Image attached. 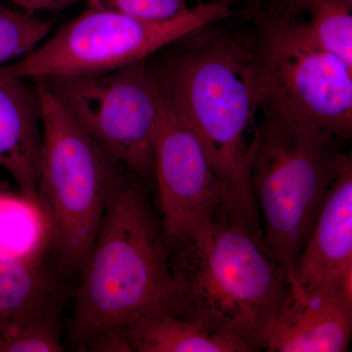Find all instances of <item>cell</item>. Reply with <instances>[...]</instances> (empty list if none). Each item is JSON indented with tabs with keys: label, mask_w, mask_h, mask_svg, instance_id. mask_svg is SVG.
<instances>
[{
	"label": "cell",
	"mask_w": 352,
	"mask_h": 352,
	"mask_svg": "<svg viewBox=\"0 0 352 352\" xmlns=\"http://www.w3.org/2000/svg\"><path fill=\"white\" fill-rule=\"evenodd\" d=\"M238 1H199L179 17L164 22L87 8L29 55L0 71L32 80L107 73L148 59L199 30L232 17Z\"/></svg>",
	"instance_id": "6"
},
{
	"label": "cell",
	"mask_w": 352,
	"mask_h": 352,
	"mask_svg": "<svg viewBox=\"0 0 352 352\" xmlns=\"http://www.w3.org/2000/svg\"><path fill=\"white\" fill-rule=\"evenodd\" d=\"M38 80L118 163L146 182L154 180L164 100L148 59L97 75Z\"/></svg>",
	"instance_id": "8"
},
{
	"label": "cell",
	"mask_w": 352,
	"mask_h": 352,
	"mask_svg": "<svg viewBox=\"0 0 352 352\" xmlns=\"http://www.w3.org/2000/svg\"><path fill=\"white\" fill-rule=\"evenodd\" d=\"M87 8L150 22L175 19L189 10L187 0H85Z\"/></svg>",
	"instance_id": "19"
},
{
	"label": "cell",
	"mask_w": 352,
	"mask_h": 352,
	"mask_svg": "<svg viewBox=\"0 0 352 352\" xmlns=\"http://www.w3.org/2000/svg\"><path fill=\"white\" fill-rule=\"evenodd\" d=\"M289 282L308 296L352 302V160L344 154Z\"/></svg>",
	"instance_id": "10"
},
{
	"label": "cell",
	"mask_w": 352,
	"mask_h": 352,
	"mask_svg": "<svg viewBox=\"0 0 352 352\" xmlns=\"http://www.w3.org/2000/svg\"><path fill=\"white\" fill-rule=\"evenodd\" d=\"M0 71V168L19 194L38 205V170L41 108L36 83Z\"/></svg>",
	"instance_id": "12"
},
{
	"label": "cell",
	"mask_w": 352,
	"mask_h": 352,
	"mask_svg": "<svg viewBox=\"0 0 352 352\" xmlns=\"http://www.w3.org/2000/svg\"><path fill=\"white\" fill-rule=\"evenodd\" d=\"M250 157V182L263 237L288 276L344 153L342 139L314 122L261 105Z\"/></svg>",
	"instance_id": "4"
},
{
	"label": "cell",
	"mask_w": 352,
	"mask_h": 352,
	"mask_svg": "<svg viewBox=\"0 0 352 352\" xmlns=\"http://www.w3.org/2000/svg\"><path fill=\"white\" fill-rule=\"evenodd\" d=\"M166 312L263 351L266 329L289 289L286 270L235 199L171 245Z\"/></svg>",
	"instance_id": "1"
},
{
	"label": "cell",
	"mask_w": 352,
	"mask_h": 352,
	"mask_svg": "<svg viewBox=\"0 0 352 352\" xmlns=\"http://www.w3.org/2000/svg\"><path fill=\"white\" fill-rule=\"evenodd\" d=\"M8 189V186L4 182H0V194L3 193V192L7 191Z\"/></svg>",
	"instance_id": "22"
},
{
	"label": "cell",
	"mask_w": 352,
	"mask_h": 352,
	"mask_svg": "<svg viewBox=\"0 0 352 352\" xmlns=\"http://www.w3.org/2000/svg\"><path fill=\"white\" fill-rule=\"evenodd\" d=\"M212 25L180 39L153 66L166 105L194 132L215 175L261 230L250 182L261 103L254 50Z\"/></svg>",
	"instance_id": "2"
},
{
	"label": "cell",
	"mask_w": 352,
	"mask_h": 352,
	"mask_svg": "<svg viewBox=\"0 0 352 352\" xmlns=\"http://www.w3.org/2000/svg\"><path fill=\"white\" fill-rule=\"evenodd\" d=\"M62 307L34 310L0 328V352H60Z\"/></svg>",
	"instance_id": "16"
},
{
	"label": "cell",
	"mask_w": 352,
	"mask_h": 352,
	"mask_svg": "<svg viewBox=\"0 0 352 352\" xmlns=\"http://www.w3.org/2000/svg\"><path fill=\"white\" fill-rule=\"evenodd\" d=\"M154 180L168 250L235 199L215 175L194 132L166 102L155 142Z\"/></svg>",
	"instance_id": "9"
},
{
	"label": "cell",
	"mask_w": 352,
	"mask_h": 352,
	"mask_svg": "<svg viewBox=\"0 0 352 352\" xmlns=\"http://www.w3.org/2000/svg\"><path fill=\"white\" fill-rule=\"evenodd\" d=\"M48 250V228L39 206L21 194H0V254L41 259Z\"/></svg>",
	"instance_id": "15"
},
{
	"label": "cell",
	"mask_w": 352,
	"mask_h": 352,
	"mask_svg": "<svg viewBox=\"0 0 352 352\" xmlns=\"http://www.w3.org/2000/svg\"><path fill=\"white\" fill-rule=\"evenodd\" d=\"M308 32L324 50L352 67V0H315Z\"/></svg>",
	"instance_id": "17"
},
{
	"label": "cell",
	"mask_w": 352,
	"mask_h": 352,
	"mask_svg": "<svg viewBox=\"0 0 352 352\" xmlns=\"http://www.w3.org/2000/svg\"><path fill=\"white\" fill-rule=\"evenodd\" d=\"M63 294L41 259L0 254V328L34 310L62 307Z\"/></svg>",
	"instance_id": "14"
},
{
	"label": "cell",
	"mask_w": 352,
	"mask_h": 352,
	"mask_svg": "<svg viewBox=\"0 0 352 352\" xmlns=\"http://www.w3.org/2000/svg\"><path fill=\"white\" fill-rule=\"evenodd\" d=\"M131 351L251 352L240 340L168 312L144 315L124 328Z\"/></svg>",
	"instance_id": "13"
},
{
	"label": "cell",
	"mask_w": 352,
	"mask_h": 352,
	"mask_svg": "<svg viewBox=\"0 0 352 352\" xmlns=\"http://www.w3.org/2000/svg\"><path fill=\"white\" fill-rule=\"evenodd\" d=\"M351 335L352 302L305 295L289 283L264 333L263 351L344 352L349 351Z\"/></svg>",
	"instance_id": "11"
},
{
	"label": "cell",
	"mask_w": 352,
	"mask_h": 352,
	"mask_svg": "<svg viewBox=\"0 0 352 352\" xmlns=\"http://www.w3.org/2000/svg\"><path fill=\"white\" fill-rule=\"evenodd\" d=\"M41 108L38 198L48 228V250L60 267L82 271L98 232L113 183L126 170L34 80Z\"/></svg>",
	"instance_id": "5"
},
{
	"label": "cell",
	"mask_w": 352,
	"mask_h": 352,
	"mask_svg": "<svg viewBox=\"0 0 352 352\" xmlns=\"http://www.w3.org/2000/svg\"><path fill=\"white\" fill-rule=\"evenodd\" d=\"M197 1H198V2H199V1H201V0H197Z\"/></svg>",
	"instance_id": "23"
},
{
	"label": "cell",
	"mask_w": 352,
	"mask_h": 352,
	"mask_svg": "<svg viewBox=\"0 0 352 352\" xmlns=\"http://www.w3.org/2000/svg\"><path fill=\"white\" fill-rule=\"evenodd\" d=\"M52 24L0 2V67L22 59L43 43Z\"/></svg>",
	"instance_id": "18"
},
{
	"label": "cell",
	"mask_w": 352,
	"mask_h": 352,
	"mask_svg": "<svg viewBox=\"0 0 352 352\" xmlns=\"http://www.w3.org/2000/svg\"><path fill=\"white\" fill-rule=\"evenodd\" d=\"M272 3L271 8L284 14V15L294 16L296 14L307 12L308 6L315 0H270Z\"/></svg>",
	"instance_id": "21"
},
{
	"label": "cell",
	"mask_w": 352,
	"mask_h": 352,
	"mask_svg": "<svg viewBox=\"0 0 352 352\" xmlns=\"http://www.w3.org/2000/svg\"><path fill=\"white\" fill-rule=\"evenodd\" d=\"M261 105L314 122L342 140L352 135V67L331 54L305 23L274 9L254 15Z\"/></svg>",
	"instance_id": "7"
},
{
	"label": "cell",
	"mask_w": 352,
	"mask_h": 352,
	"mask_svg": "<svg viewBox=\"0 0 352 352\" xmlns=\"http://www.w3.org/2000/svg\"><path fill=\"white\" fill-rule=\"evenodd\" d=\"M80 273L67 337L76 351L133 319L166 311L168 251L142 178L126 170L118 176Z\"/></svg>",
	"instance_id": "3"
},
{
	"label": "cell",
	"mask_w": 352,
	"mask_h": 352,
	"mask_svg": "<svg viewBox=\"0 0 352 352\" xmlns=\"http://www.w3.org/2000/svg\"><path fill=\"white\" fill-rule=\"evenodd\" d=\"M21 10L34 13L38 11H59L68 8L80 0H7Z\"/></svg>",
	"instance_id": "20"
}]
</instances>
